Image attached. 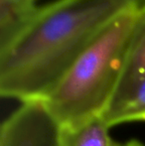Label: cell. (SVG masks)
Listing matches in <instances>:
<instances>
[{
	"label": "cell",
	"instance_id": "obj_8",
	"mask_svg": "<svg viewBox=\"0 0 145 146\" xmlns=\"http://www.w3.org/2000/svg\"><path fill=\"white\" fill-rule=\"evenodd\" d=\"M124 146H145V145L142 144V143L138 140H130L129 142H127Z\"/></svg>",
	"mask_w": 145,
	"mask_h": 146
},
{
	"label": "cell",
	"instance_id": "obj_1",
	"mask_svg": "<svg viewBox=\"0 0 145 146\" xmlns=\"http://www.w3.org/2000/svg\"><path fill=\"white\" fill-rule=\"evenodd\" d=\"M145 0H56L0 46V94L44 100L73 62L113 18Z\"/></svg>",
	"mask_w": 145,
	"mask_h": 146
},
{
	"label": "cell",
	"instance_id": "obj_4",
	"mask_svg": "<svg viewBox=\"0 0 145 146\" xmlns=\"http://www.w3.org/2000/svg\"><path fill=\"white\" fill-rule=\"evenodd\" d=\"M101 117L109 127L145 120V79L117 90Z\"/></svg>",
	"mask_w": 145,
	"mask_h": 146
},
{
	"label": "cell",
	"instance_id": "obj_3",
	"mask_svg": "<svg viewBox=\"0 0 145 146\" xmlns=\"http://www.w3.org/2000/svg\"><path fill=\"white\" fill-rule=\"evenodd\" d=\"M0 146H63V126L44 100L24 102L2 123Z\"/></svg>",
	"mask_w": 145,
	"mask_h": 146
},
{
	"label": "cell",
	"instance_id": "obj_6",
	"mask_svg": "<svg viewBox=\"0 0 145 146\" xmlns=\"http://www.w3.org/2000/svg\"><path fill=\"white\" fill-rule=\"evenodd\" d=\"M109 128L101 116L79 126L63 128V146H121L111 138Z\"/></svg>",
	"mask_w": 145,
	"mask_h": 146
},
{
	"label": "cell",
	"instance_id": "obj_2",
	"mask_svg": "<svg viewBox=\"0 0 145 146\" xmlns=\"http://www.w3.org/2000/svg\"><path fill=\"white\" fill-rule=\"evenodd\" d=\"M140 7L113 18L44 100L63 128L79 126L107 110L125 70Z\"/></svg>",
	"mask_w": 145,
	"mask_h": 146
},
{
	"label": "cell",
	"instance_id": "obj_7",
	"mask_svg": "<svg viewBox=\"0 0 145 146\" xmlns=\"http://www.w3.org/2000/svg\"><path fill=\"white\" fill-rule=\"evenodd\" d=\"M10 2H13V3L21 4V5L25 6H37L36 1L37 0H8Z\"/></svg>",
	"mask_w": 145,
	"mask_h": 146
},
{
	"label": "cell",
	"instance_id": "obj_5",
	"mask_svg": "<svg viewBox=\"0 0 145 146\" xmlns=\"http://www.w3.org/2000/svg\"><path fill=\"white\" fill-rule=\"evenodd\" d=\"M143 79H145V4L138 10L125 70L116 92Z\"/></svg>",
	"mask_w": 145,
	"mask_h": 146
}]
</instances>
